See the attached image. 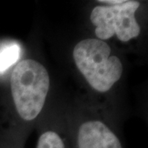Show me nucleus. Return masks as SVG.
<instances>
[{"mask_svg": "<svg viewBox=\"0 0 148 148\" xmlns=\"http://www.w3.org/2000/svg\"><path fill=\"white\" fill-rule=\"evenodd\" d=\"M73 56L80 73L90 86L99 92L110 90L123 74L120 59L111 55L110 45L99 39L81 40L75 45Z\"/></svg>", "mask_w": 148, "mask_h": 148, "instance_id": "1", "label": "nucleus"}, {"mask_svg": "<svg viewBox=\"0 0 148 148\" xmlns=\"http://www.w3.org/2000/svg\"><path fill=\"white\" fill-rule=\"evenodd\" d=\"M50 79L44 65L25 59L16 65L11 76V91L16 110L22 119L32 121L42 110Z\"/></svg>", "mask_w": 148, "mask_h": 148, "instance_id": "2", "label": "nucleus"}, {"mask_svg": "<svg viewBox=\"0 0 148 148\" xmlns=\"http://www.w3.org/2000/svg\"><path fill=\"white\" fill-rule=\"evenodd\" d=\"M140 7L138 1H124L117 5L96 6L90 13L91 23L95 27V34L101 40L114 36L122 42H127L140 35L141 27L135 17Z\"/></svg>", "mask_w": 148, "mask_h": 148, "instance_id": "3", "label": "nucleus"}, {"mask_svg": "<svg viewBox=\"0 0 148 148\" xmlns=\"http://www.w3.org/2000/svg\"><path fill=\"white\" fill-rule=\"evenodd\" d=\"M78 148H123L119 139L103 122L83 123L77 133Z\"/></svg>", "mask_w": 148, "mask_h": 148, "instance_id": "4", "label": "nucleus"}, {"mask_svg": "<svg viewBox=\"0 0 148 148\" xmlns=\"http://www.w3.org/2000/svg\"><path fill=\"white\" fill-rule=\"evenodd\" d=\"M20 54V48L17 45H12L0 52V73H3L16 62Z\"/></svg>", "mask_w": 148, "mask_h": 148, "instance_id": "5", "label": "nucleus"}, {"mask_svg": "<svg viewBox=\"0 0 148 148\" xmlns=\"http://www.w3.org/2000/svg\"><path fill=\"white\" fill-rule=\"evenodd\" d=\"M36 148H65V145L57 132L47 131L39 138Z\"/></svg>", "mask_w": 148, "mask_h": 148, "instance_id": "6", "label": "nucleus"}, {"mask_svg": "<svg viewBox=\"0 0 148 148\" xmlns=\"http://www.w3.org/2000/svg\"><path fill=\"white\" fill-rule=\"evenodd\" d=\"M123 0H105V1H99V3H106V5H110V6H114L117 5V4H119L121 3Z\"/></svg>", "mask_w": 148, "mask_h": 148, "instance_id": "7", "label": "nucleus"}]
</instances>
